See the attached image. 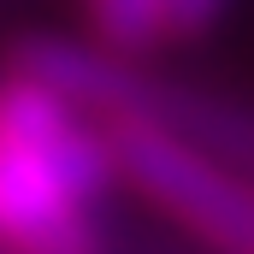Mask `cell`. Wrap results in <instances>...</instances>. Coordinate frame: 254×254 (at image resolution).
<instances>
[{
	"label": "cell",
	"mask_w": 254,
	"mask_h": 254,
	"mask_svg": "<svg viewBox=\"0 0 254 254\" xmlns=\"http://www.w3.org/2000/svg\"><path fill=\"white\" fill-rule=\"evenodd\" d=\"M219 12H225V0H172V12H166V36H201Z\"/></svg>",
	"instance_id": "5"
},
{
	"label": "cell",
	"mask_w": 254,
	"mask_h": 254,
	"mask_svg": "<svg viewBox=\"0 0 254 254\" xmlns=\"http://www.w3.org/2000/svg\"><path fill=\"white\" fill-rule=\"evenodd\" d=\"M119 178L136 195H148L166 219H178L190 237L213 254H254V184L231 166L207 160L184 136H172L154 119H119L107 125Z\"/></svg>",
	"instance_id": "1"
},
{
	"label": "cell",
	"mask_w": 254,
	"mask_h": 254,
	"mask_svg": "<svg viewBox=\"0 0 254 254\" xmlns=\"http://www.w3.org/2000/svg\"><path fill=\"white\" fill-rule=\"evenodd\" d=\"M12 77H30L42 89H54L77 113H89L95 125H119V119H142L148 113V89L154 77H142L130 60L107 54L101 42H71V36H18L12 42Z\"/></svg>",
	"instance_id": "2"
},
{
	"label": "cell",
	"mask_w": 254,
	"mask_h": 254,
	"mask_svg": "<svg viewBox=\"0 0 254 254\" xmlns=\"http://www.w3.org/2000/svg\"><path fill=\"white\" fill-rule=\"evenodd\" d=\"M89 6V24H95V42L107 48V54H142L148 42H160L166 36V12H172V0H83Z\"/></svg>",
	"instance_id": "4"
},
{
	"label": "cell",
	"mask_w": 254,
	"mask_h": 254,
	"mask_svg": "<svg viewBox=\"0 0 254 254\" xmlns=\"http://www.w3.org/2000/svg\"><path fill=\"white\" fill-rule=\"evenodd\" d=\"M0 249L6 254H107L54 160L0 148Z\"/></svg>",
	"instance_id": "3"
}]
</instances>
